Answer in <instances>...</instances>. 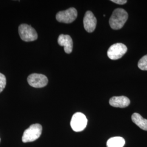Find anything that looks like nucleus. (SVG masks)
I'll list each match as a JSON object with an SVG mask.
<instances>
[{
    "label": "nucleus",
    "instance_id": "obj_1",
    "mask_svg": "<svg viewBox=\"0 0 147 147\" xmlns=\"http://www.w3.org/2000/svg\"><path fill=\"white\" fill-rule=\"evenodd\" d=\"M128 19V13L123 8H117L112 13L109 24L113 30H120L124 26Z\"/></svg>",
    "mask_w": 147,
    "mask_h": 147
},
{
    "label": "nucleus",
    "instance_id": "obj_2",
    "mask_svg": "<svg viewBox=\"0 0 147 147\" xmlns=\"http://www.w3.org/2000/svg\"><path fill=\"white\" fill-rule=\"evenodd\" d=\"M42 132V126L39 124H34L24 131L22 141L24 143L33 142L39 138Z\"/></svg>",
    "mask_w": 147,
    "mask_h": 147
},
{
    "label": "nucleus",
    "instance_id": "obj_3",
    "mask_svg": "<svg viewBox=\"0 0 147 147\" xmlns=\"http://www.w3.org/2000/svg\"><path fill=\"white\" fill-rule=\"evenodd\" d=\"M19 34L24 42H33L38 38L36 31L30 25L23 24L19 27Z\"/></svg>",
    "mask_w": 147,
    "mask_h": 147
},
{
    "label": "nucleus",
    "instance_id": "obj_4",
    "mask_svg": "<svg viewBox=\"0 0 147 147\" xmlns=\"http://www.w3.org/2000/svg\"><path fill=\"white\" fill-rule=\"evenodd\" d=\"M87 124V119L84 114L77 112L74 115L70 121V125L74 131H83Z\"/></svg>",
    "mask_w": 147,
    "mask_h": 147
},
{
    "label": "nucleus",
    "instance_id": "obj_5",
    "mask_svg": "<svg viewBox=\"0 0 147 147\" xmlns=\"http://www.w3.org/2000/svg\"><path fill=\"white\" fill-rule=\"evenodd\" d=\"M127 49L122 43H116L109 47L107 51V56L112 60H117L121 58L127 52Z\"/></svg>",
    "mask_w": 147,
    "mask_h": 147
},
{
    "label": "nucleus",
    "instance_id": "obj_6",
    "mask_svg": "<svg viewBox=\"0 0 147 147\" xmlns=\"http://www.w3.org/2000/svg\"><path fill=\"white\" fill-rule=\"evenodd\" d=\"M78 16V11L73 7L65 11H59L56 14V20L59 22L70 24L75 20Z\"/></svg>",
    "mask_w": 147,
    "mask_h": 147
},
{
    "label": "nucleus",
    "instance_id": "obj_7",
    "mask_svg": "<svg viewBox=\"0 0 147 147\" xmlns=\"http://www.w3.org/2000/svg\"><path fill=\"white\" fill-rule=\"evenodd\" d=\"M27 82L34 88H42L47 85L48 79L46 76L40 74H32L28 76Z\"/></svg>",
    "mask_w": 147,
    "mask_h": 147
},
{
    "label": "nucleus",
    "instance_id": "obj_8",
    "mask_svg": "<svg viewBox=\"0 0 147 147\" xmlns=\"http://www.w3.org/2000/svg\"><path fill=\"white\" fill-rule=\"evenodd\" d=\"M97 20L91 11H87L85 13L84 18V29L88 33L94 31L96 28Z\"/></svg>",
    "mask_w": 147,
    "mask_h": 147
},
{
    "label": "nucleus",
    "instance_id": "obj_9",
    "mask_svg": "<svg viewBox=\"0 0 147 147\" xmlns=\"http://www.w3.org/2000/svg\"><path fill=\"white\" fill-rule=\"evenodd\" d=\"M58 44L64 47V50L65 53L69 54L72 52L73 47V42L71 37L69 35L61 34L58 38Z\"/></svg>",
    "mask_w": 147,
    "mask_h": 147
},
{
    "label": "nucleus",
    "instance_id": "obj_10",
    "mask_svg": "<svg viewBox=\"0 0 147 147\" xmlns=\"http://www.w3.org/2000/svg\"><path fill=\"white\" fill-rule=\"evenodd\" d=\"M109 104L114 107L125 108L130 105V100L125 96H113L109 100Z\"/></svg>",
    "mask_w": 147,
    "mask_h": 147
},
{
    "label": "nucleus",
    "instance_id": "obj_11",
    "mask_svg": "<svg viewBox=\"0 0 147 147\" xmlns=\"http://www.w3.org/2000/svg\"><path fill=\"white\" fill-rule=\"evenodd\" d=\"M132 121L142 130L147 131V119H144L138 113H134L131 116Z\"/></svg>",
    "mask_w": 147,
    "mask_h": 147
},
{
    "label": "nucleus",
    "instance_id": "obj_12",
    "mask_svg": "<svg viewBox=\"0 0 147 147\" xmlns=\"http://www.w3.org/2000/svg\"><path fill=\"white\" fill-rule=\"evenodd\" d=\"M125 143V140L121 137H113L107 141V147H123Z\"/></svg>",
    "mask_w": 147,
    "mask_h": 147
},
{
    "label": "nucleus",
    "instance_id": "obj_13",
    "mask_svg": "<svg viewBox=\"0 0 147 147\" xmlns=\"http://www.w3.org/2000/svg\"><path fill=\"white\" fill-rule=\"evenodd\" d=\"M138 68L142 70H147V55L144 56L138 62Z\"/></svg>",
    "mask_w": 147,
    "mask_h": 147
},
{
    "label": "nucleus",
    "instance_id": "obj_14",
    "mask_svg": "<svg viewBox=\"0 0 147 147\" xmlns=\"http://www.w3.org/2000/svg\"><path fill=\"white\" fill-rule=\"evenodd\" d=\"M6 86V78L3 74L0 73V93L5 89Z\"/></svg>",
    "mask_w": 147,
    "mask_h": 147
},
{
    "label": "nucleus",
    "instance_id": "obj_15",
    "mask_svg": "<svg viewBox=\"0 0 147 147\" xmlns=\"http://www.w3.org/2000/svg\"><path fill=\"white\" fill-rule=\"evenodd\" d=\"M112 2H114L116 4L120 5H123L126 3L127 1L126 0H111V1Z\"/></svg>",
    "mask_w": 147,
    "mask_h": 147
},
{
    "label": "nucleus",
    "instance_id": "obj_16",
    "mask_svg": "<svg viewBox=\"0 0 147 147\" xmlns=\"http://www.w3.org/2000/svg\"></svg>",
    "mask_w": 147,
    "mask_h": 147
}]
</instances>
